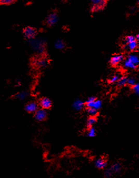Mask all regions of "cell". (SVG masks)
<instances>
[{"mask_svg": "<svg viewBox=\"0 0 139 178\" xmlns=\"http://www.w3.org/2000/svg\"><path fill=\"white\" fill-rule=\"evenodd\" d=\"M138 4H139V1H138Z\"/></svg>", "mask_w": 139, "mask_h": 178, "instance_id": "obj_30", "label": "cell"}, {"mask_svg": "<svg viewBox=\"0 0 139 178\" xmlns=\"http://www.w3.org/2000/svg\"><path fill=\"white\" fill-rule=\"evenodd\" d=\"M95 135H96V130H95V128H94L93 127L89 128L87 133V136L90 137H93L95 136Z\"/></svg>", "mask_w": 139, "mask_h": 178, "instance_id": "obj_21", "label": "cell"}, {"mask_svg": "<svg viewBox=\"0 0 139 178\" xmlns=\"http://www.w3.org/2000/svg\"><path fill=\"white\" fill-rule=\"evenodd\" d=\"M96 97H95L94 96H91L89 97L88 98H87V100L86 101V103H90V102H92L94 101H95L96 100Z\"/></svg>", "mask_w": 139, "mask_h": 178, "instance_id": "obj_28", "label": "cell"}, {"mask_svg": "<svg viewBox=\"0 0 139 178\" xmlns=\"http://www.w3.org/2000/svg\"><path fill=\"white\" fill-rule=\"evenodd\" d=\"M133 90L135 93L139 95V84H136L133 86Z\"/></svg>", "mask_w": 139, "mask_h": 178, "instance_id": "obj_26", "label": "cell"}, {"mask_svg": "<svg viewBox=\"0 0 139 178\" xmlns=\"http://www.w3.org/2000/svg\"><path fill=\"white\" fill-rule=\"evenodd\" d=\"M95 167L98 169H104L107 167V161L103 157H99L94 162Z\"/></svg>", "mask_w": 139, "mask_h": 178, "instance_id": "obj_5", "label": "cell"}, {"mask_svg": "<svg viewBox=\"0 0 139 178\" xmlns=\"http://www.w3.org/2000/svg\"><path fill=\"white\" fill-rule=\"evenodd\" d=\"M128 48L131 50V51H133V50H135L136 48H137V41L135 40V41H134L132 42H130L129 43H128Z\"/></svg>", "mask_w": 139, "mask_h": 178, "instance_id": "obj_19", "label": "cell"}, {"mask_svg": "<svg viewBox=\"0 0 139 178\" xmlns=\"http://www.w3.org/2000/svg\"><path fill=\"white\" fill-rule=\"evenodd\" d=\"M85 106V104L82 100L80 99H77L72 104V108L76 111L81 110Z\"/></svg>", "mask_w": 139, "mask_h": 178, "instance_id": "obj_10", "label": "cell"}, {"mask_svg": "<svg viewBox=\"0 0 139 178\" xmlns=\"http://www.w3.org/2000/svg\"><path fill=\"white\" fill-rule=\"evenodd\" d=\"M119 79H120V78H119L118 75H114V76H113L112 77H111V78L110 79L109 82H110V83H114V82H117V81H118Z\"/></svg>", "mask_w": 139, "mask_h": 178, "instance_id": "obj_25", "label": "cell"}, {"mask_svg": "<svg viewBox=\"0 0 139 178\" xmlns=\"http://www.w3.org/2000/svg\"><path fill=\"white\" fill-rule=\"evenodd\" d=\"M123 58H124V57H123V56L121 55H115V56L111 58L110 62L111 65H112L113 66L117 65L123 60Z\"/></svg>", "mask_w": 139, "mask_h": 178, "instance_id": "obj_8", "label": "cell"}, {"mask_svg": "<svg viewBox=\"0 0 139 178\" xmlns=\"http://www.w3.org/2000/svg\"><path fill=\"white\" fill-rule=\"evenodd\" d=\"M114 174H118L121 170V165L119 163H114L110 167Z\"/></svg>", "mask_w": 139, "mask_h": 178, "instance_id": "obj_12", "label": "cell"}, {"mask_svg": "<svg viewBox=\"0 0 139 178\" xmlns=\"http://www.w3.org/2000/svg\"><path fill=\"white\" fill-rule=\"evenodd\" d=\"M14 1H11V0H5V1H1V4H5V5H10L14 3Z\"/></svg>", "mask_w": 139, "mask_h": 178, "instance_id": "obj_27", "label": "cell"}, {"mask_svg": "<svg viewBox=\"0 0 139 178\" xmlns=\"http://www.w3.org/2000/svg\"><path fill=\"white\" fill-rule=\"evenodd\" d=\"M127 84H128L130 86H134L136 84V81L135 80V78L133 77H130L128 78V82H127Z\"/></svg>", "mask_w": 139, "mask_h": 178, "instance_id": "obj_22", "label": "cell"}, {"mask_svg": "<svg viewBox=\"0 0 139 178\" xmlns=\"http://www.w3.org/2000/svg\"><path fill=\"white\" fill-rule=\"evenodd\" d=\"M136 40L137 41H138L139 42V34L136 36Z\"/></svg>", "mask_w": 139, "mask_h": 178, "instance_id": "obj_29", "label": "cell"}, {"mask_svg": "<svg viewBox=\"0 0 139 178\" xmlns=\"http://www.w3.org/2000/svg\"><path fill=\"white\" fill-rule=\"evenodd\" d=\"M107 2L103 0H94L92 1V6L91 10L92 12H97L104 9L106 5Z\"/></svg>", "mask_w": 139, "mask_h": 178, "instance_id": "obj_2", "label": "cell"}, {"mask_svg": "<svg viewBox=\"0 0 139 178\" xmlns=\"http://www.w3.org/2000/svg\"><path fill=\"white\" fill-rule=\"evenodd\" d=\"M96 118L94 116H90L86 122V125L89 128H90L92 127V126L96 123Z\"/></svg>", "mask_w": 139, "mask_h": 178, "instance_id": "obj_16", "label": "cell"}, {"mask_svg": "<svg viewBox=\"0 0 139 178\" xmlns=\"http://www.w3.org/2000/svg\"><path fill=\"white\" fill-rule=\"evenodd\" d=\"M86 106L87 108H93L96 110L100 109L102 106V102L100 100H96L90 103H86Z\"/></svg>", "mask_w": 139, "mask_h": 178, "instance_id": "obj_9", "label": "cell"}, {"mask_svg": "<svg viewBox=\"0 0 139 178\" xmlns=\"http://www.w3.org/2000/svg\"><path fill=\"white\" fill-rule=\"evenodd\" d=\"M38 110V105L35 102H31L25 106V110L27 112L32 113H35Z\"/></svg>", "mask_w": 139, "mask_h": 178, "instance_id": "obj_7", "label": "cell"}, {"mask_svg": "<svg viewBox=\"0 0 139 178\" xmlns=\"http://www.w3.org/2000/svg\"><path fill=\"white\" fill-rule=\"evenodd\" d=\"M54 46L56 49L62 50L65 48L66 45H65V43L62 40H61V39H58V40H57L55 42Z\"/></svg>", "mask_w": 139, "mask_h": 178, "instance_id": "obj_13", "label": "cell"}, {"mask_svg": "<svg viewBox=\"0 0 139 178\" xmlns=\"http://www.w3.org/2000/svg\"><path fill=\"white\" fill-rule=\"evenodd\" d=\"M58 15L56 13H51L46 19V24L49 26H52L58 21Z\"/></svg>", "mask_w": 139, "mask_h": 178, "instance_id": "obj_3", "label": "cell"}, {"mask_svg": "<svg viewBox=\"0 0 139 178\" xmlns=\"http://www.w3.org/2000/svg\"><path fill=\"white\" fill-rule=\"evenodd\" d=\"M39 106L41 109H49L52 106V102L47 97H43L39 101Z\"/></svg>", "mask_w": 139, "mask_h": 178, "instance_id": "obj_6", "label": "cell"}, {"mask_svg": "<svg viewBox=\"0 0 139 178\" xmlns=\"http://www.w3.org/2000/svg\"><path fill=\"white\" fill-rule=\"evenodd\" d=\"M87 112L91 116L95 117V116H96L97 114V110L93 108H87Z\"/></svg>", "mask_w": 139, "mask_h": 178, "instance_id": "obj_20", "label": "cell"}, {"mask_svg": "<svg viewBox=\"0 0 139 178\" xmlns=\"http://www.w3.org/2000/svg\"><path fill=\"white\" fill-rule=\"evenodd\" d=\"M28 95V93L26 91H21L18 93V94H16V97L19 100H24L25 98H26V97Z\"/></svg>", "mask_w": 139, "mask_h": 178, "instance_id": "obj_17", "label": "cell"}, {"mask_svg": "<svg viewBox=\"0 0 139 178\" xmlns=\"http://www.w3.org/2000/svg\"><path fill=\"white\" fill-rule=\"evenodd\" d=\"M47 116V112L45 109H38L35 113V118L38 121H42L44 120Z\"/></svg>", "mask_w": 139, "mask_h": 178, "instance_id": "obj_4", "label": "cell"}, {"mask_svg": "<svg viewBox=\"0 0 139 178\" xmlns=\"http://www.w3.org/2000/svg\"><path fill=\"white\" fill-rule=\"evenodd\" d=\"M124 67L127 69H135L136 68V65L134 64L133 63H132L131 61H130L129 60H126L124 62Z\"/></svg>", "mask_w": 139, "mask_h": 178, "instance_id": "obj_15", "label": "cell"}, {"mask_svg": "<svg viewBox=\"0 0 139 178\" xmlns=\"http://www.w3.org/2000/svg\"><path fill=\"white\" fill-rule=\"evenodd\" d=\"M37 65L40 67H45L46 65V61L44 59L37 61Z\"/></svg>", "mask_w": 139, "mask_h": 178, "instance_id": "obj_24", "label": "cell"}, {"mask_svg": "<svg viewBox=\"0 0 139 178\" xmlns=\"http://www.w3.org/2000/svg\"><path fill=\"white\" fill-rule=\"evenodd\" d=\"M37 34V30L34 27H27L23 31L24 37L28 39H32L35 37Z\"/></svg>", "mask_w": 139, "mask_h": 178, "instance_id": "obj_1", "label": "cell"}, {"mask_svg": "<svg viewBox=\"0 0 139 178\" xmlns=\"http://www.w3.org/2000/svg\"><path fill=\"white\" fill-rule=\"evenodd\" d=\"M135 40H136V38L134 36H129L126 37L125 38V41L127 43H129Z\"/></svg>", "mask_w": 139, "mask_h": 178, "instance_id": "obj_23", "label": "cell"}, {"mask_svg": "<svg viewBox=\"0 0 139 178\" xmlns=\"http://www.w3.org/2000/svg\"><path fill=\"white\" fill-rule=\"evenodd\" d=\"M114 174H115L110 167L107 168L105 169L104 175L105 178H112Z\"/></svg>", "mask_w": 139, "mask_h": 178, "instance_id": "obj_14", "label": "cell"}, {"mask_svg": "<svg viewBox=\"0 0 139 178\" xmlns=\"http://www.w3.org/2000/svg\"><path fill=\"white\" fill-rule=\"evenodd\" d=\"M128 60L133 63L135 65H139V57L136 55L131 54L128 57Z\"/></svg>", "mask_w": 139, "mask_h": 178, "instance_id": "obj_11", "label": "cell"}, {"mask_svg": "<svg viewBox=\"0 0 139 178\" xmlns=\"http://www.w3.org/2000/svg\"><path fill=\"white\" fill-rule=\"evenodd\" d=\"M127 82H128V78H126L125 77H122L120 78L118 81H117V84L118 86L121 87L124 86L126 84H127Z\"/></svg>", "mask_w": 139, "mask_h": 178, "instance_id": "obj_18", "label": "cell"}]
</instances>
